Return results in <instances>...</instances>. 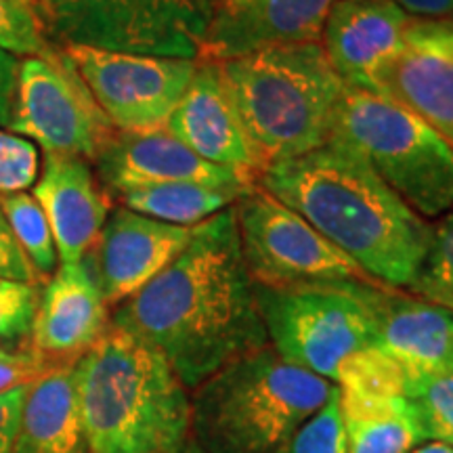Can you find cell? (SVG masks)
Masks as SVG:
<instances>
[{"mask_svg": "<svg viewBox=\"0 0 453 453\" xmlns=\"http://www.w3.org/2000/svg\"><path fill=\"white\" fill-rule=\"evenodd\" d=\"M111 324L160 350L189 390L269 347L234 206L196 225L185 250L118 304Z\"/></svg>", "mask_w": 453, "mask_h": 453, "instance_id": "cell-1", "label": "cell"}, {"mask_svg": "<svg viewBox=\"0 0 453 453\" xmlns=\"http://www.w3.org/2000/svg\"><path fill=\"white\" fill-rule=\"evenodd\" d=\"M258 185L313 225L373 281L407 290L420 273L433 226L338 137L265 168Z\"/></svg>", "mask_w": 453, "mask_h": 453, "instance_id": "cell-2", "label": "cell"}, {"mask_svg": "<svg viewBox=\"0 0 453 453\" xmlns=\"http://www.w3.org/2000/svg\"><path fill=\"white\" fill-rule=\"evenodd\" d=\"M90 453H177L191 430V399L160 350L118 326L73 365Z\"/></svg>", "mask_w": 453, "mask_h": 453, "instance_id": "cell-3", "label": "cell"}, {"mask_svg": "<svg viewBox=\"0 0 453 453\" xmlns=\"http://www.w3.org/2000/svg\"><path fill=\"white\" fill-rule=\"evenodd\" d=\"M217 65L263 170L334 137L344 82L321 42L263 49Z\"/></svg>", "mask_w": 453, "mask_h": 453, "instance_id": "cell-4", "label": "cell"}, {"mask_svg": "<svg viewBox=\"0 0 453 453\" xmlns=\"http://www.w3.org/2000/svg\"><path fill=\"white\" fill-rule=\"evenodd\" d=\"M334 388V382L265 347L196 388V443L206 453H277L330 401Z\"/></svg>", "mask_w": 453, "mask_h": 453, "instance_id": "cell-5", "label": "cell"}, {"mask_svg": "<svg viewBox=\"0 0 453 453\" xmlns=\"http://www.w3.org/2000/svg\"><path fill=\"white\" fill-rule=\"evenodd\" d=\"M334 137L353 147L422 219L453 211V147L411 111L344 84Z\"/></svg>", "mask_w": 453, "mask_h": 453, "instance_id": "cell-6", "label": "cell"}, {"mask_svg": "<svg viewBox=\"0 0 453 453\" xmlns=\"http://www.w3.org/2000/svg\"><path fill=\"white\" fill-rule=\"evenodd\" d=\"M380 283L336 281L257 288L267 338L290 364L336 382L350 357L378 347L373 292Z\"/></svg>", "mask_w": 453, "mask_h": 453, "instance_id": "cell-7", "label": "cell"}, {"mask_svg": "<svg viewBox=\"0 0 453 453\" xmlns=\"http://www.w3.org/2000/svg\"><path fill=\"white\" fill-rule=\"evenodd\" d=\"M57 47L200 59L211 4L206 0H36Z\"/></svg>", "mask_w": 453, "mask_h": 453, "instance_id": "cell-8", "label": "cell"}, {"mask_svg": "<svg viewBox=\"0 0 453 453\" xmlns=\"http://www.w3.org/2000/svg\"><path fill=\"white\" fill-rule=\"evenodd\" d=\"M234 211L240 226L243 260L252 281L258 286L378 283L313 225L258 183L237 197Z\"/></svg>", "mask_w": 453, "mask_h": 453, "instance_id": "cell-9", "label": "cell"}, {"mask_svg": "<svg viewBox=\"0 0 453 453\" xmlns=\"http://www.w3.org/2000/svg\"><path fill=\"white\" fill-rule=\"evenodd\" d=\"M9 130L41 145L44 154L76 156L90 164L118 133L57 44L47 55L19 59Z\"/></svg>", "mask_w": 453, "mask_h": 453, "instance_id": "cell-10", "label": "cell"}, {"mask_svg": "<svg viewBox=\"0 0 453 453\" xmlns=\"http://www.w3.org/2000/svg\"><path fill=\"white\" fill-rule=\"evenodd\" d=\"M118 130H156L166 122L197 70L194 59L61 47Z\"/></svg>", "mask_w": 453, "mask_h": 453, "instance_id": "cell-11", "label": "cell"}, {"mask_svg": "<svg viewBox=\"0 0 453 453\" xmlns=\"http://www.w3.org/2000/svg\"><path fill=\"white\" fill-rule=\"evenodd\" d=\"M370 93L411 111L453 147V17H411L401 47L373 72Z\"/></svg>", "mask_w": 453, "mask_h": 453, "instance_id": "cell-12", "label": "cell"}, {"mask_svg": "<svg viewBox=\"0 0 453 453\" xmlns=\"http://www.w3.org/2000/svg\"><path fill=\"white\" fill-rule=\"evenodd\" d=\"M194 226L113 208L87 260L110 307L127 303L185 250Z\"/></svg>", "mask_w": 453, "mask_h": 453, "instance_id": "cell-13", "label": "cell"}, {"mask_svg": "<svg viewBox=\"0 0 453 453\" xmlns=\"http://www.w3.org/2000/svg\"><path fill=\"white\" fill-rule=\"evenodd\" d=\"M111 326L88 260L61 265L42 286L26 350L57 370L73 367Z\"/></svg>", "mask_w": 453, "mask_h": 453, "instance_id": "cell-14", "label": "cell"}, {"mask_svg": "<svg viewBox=\"0 0 453 453\" xmlns=\"http://www.w3.org/2000/svg\"><path fill=\"white\" fill-rule=\"evenodd\" d=\"M93 168L107 194L116 197L128 189L160 183H197L235 191L254 187L240 174L197 157L166 128L118 130Z\"/></svg>", "mask_w": 453, "mask_h": 453, "instance_id": "cell-15", "label": "cell"}, {"mask_svg": "<svg viewBox=\"0 0 453 453\" xmlns=\"http://www.w3.org/2000/svg\"><path fill=\"white\" fill-rule=\"evenodd\" d=\"M336 0H219L200 59L220 64L263 49L321 42Z\"/></svg>", "mask_w": 453, "mask_h": 453, "instance_id": "cell-16", "label": "cell"}, {"mask_svg": "<svg viewBox=\"0 0 453 453\" xmlns=\"http://www.w3.org/2000/svg\"><path fill=\"white\" fill-rule=\"evenodd\" d=\"M166 130L202 160L258 183L263 166L212 61L197 59V70L170 113Z\"/></svg>", "mask_w": 453, "mask_h": 453, "instance_id": "cell-17", "label": "cell"}, {"mask_svg": "<svg viewBox=\"0 0 453 453\" xmlns=\"http://www.w3.org/2000/svg\"><path fill=\"white\" fill-rule=\"evenodd\" d=\"M32 196L47 214L61 265L82 263L113 211L93 164L76 156L44 154Z\"/></svg>", "mask_w": 453, "mask_h": 453, "instance_id": "cell-18", "label": "cell"}, {"mask_svg": "<svg viewBox=\"0 0 453 453\" xmlns=\"http://www.w3.org/2000/svg\"><path fill=\"white\" fill-rule=\"evenodd\" d=\"M411 15L393 0H336L321 32V47L347 87L372 90L376 67L403 42Z\"/></svg>", "mask_w": 453, "mask_h": 453, "instance_id": "cell-19", "label": "cell"}, {"mask_svg": "<svg viewBox=\"0 0 453 453\" xmlns=\"http://www.w3.org/2000/svg\"><path fill=\"white\" fill-rule=\"evenodd\" d=\"M373 303L378 349L403 372L405 388L453 361V311L387 286L376 288Z\"/></svg>", "mask_w": 453, "mask_h": 453, "instance_id": "cell-20", "label": "cell"}, {"mask_svg": "<svg viewBox=\"0 0 453 453\" xmlns=\"http://www.w3.org/2000/svg\"><path fill=\"white\" fill-rule=\"evenodd\" d=\"M13 453H90L78 411L73 367L30 384Z\"/></svg>", "mask_w": 453, "mask_h": 453, "instance_id": "cell-21", "label": "cell"}, {"mask_svg": "<svg viewBox=\"0 0 453 453\" xmlns=\"http://www.w3.org/2000/svg\"><path fill=\"white\" fill-rule=\"evenodd\" d=\"M340 390V388H338ZM347 453H410L426 434L405 393H342Z\"/></svg>", "mask_w": 453, "mask_h": 453, "instance_id": "cell-22", "label": "cell"}, {"mask_svg": "<svg viewBox=\"0 0 453 453\" xmlns=\"http://www.w3.org/2000/svg\"><path fill=\"white\" fill-rule=\"evenodd\" d=\"M243 191L197 183H160L128 189L118 196L124 208L179 226H196L226 211Z\"/></svg>", "mask_w": 453, "mask_h": 453, "instance_id": "cell-23", "label": "cell"}, {"mask_svg": "<svg viewBox=\"0 0 453 453\" xmlns=\"http://www.w3.org/2000/svg\"><path fill=\"white\" fill-rule=\"evenodd\" d=\"M0 211L7 217L21 250L30 258L36 273L47 281L55 273L59 257H57L53 231L41 203L27 191H17V194L0 196Z\"/></svg>", "mask_w": 453, "mask_h": 453, "instance_id": "cell-24", "label": "cell"}, {"mask_svg": "<svg viewBox=\"0 0 453 453\" xmlns=\"http://www.w3.org/2000/svg\"><path fill=\"white\" fill-rule=\"evenodd\" d=\"M411 401L426 441H441L453 447V361L407 384Z\"/></svg>", "mask_w": 453, "mask_h": 453, "instance_id": "cell-25", "label": "cell"}, {"mask_svg": "<svg viewBox=\"0 0 453 453\" xmlns=\"http://www.w3.org/2000/svg\"><path fill=\"white\" fill-rule=\"evenodd\" d=\"M407 290L413 296L453 311V211L433 226V242L426 258Z\"/></svg>", "mask_w": 453, "mask_h": 453, "instance_id": "cell-26", "label": "cell"}, {"mask_svg": "<svg viewBox=\"0 0 453 453\" xmlns=\"http://www.w3.org/2000/svg\"><path fill=\"white\" fill-rule=\"evenodd\" d=\"M0 49L21 59L55 49L36 11V0H0Z\"/></svg>", "mask_w": 453, "mask_h": 453, "instance_id": "cell-27", "label": "cell"}, {"mask_svg": "<svg viewBox=\"0 0 453 453\" xmlns=\"http://www.w3.org/2000/svg\"><path fill=\"white\" fill-rule=\"evenodd\" d=\"M41 292V283L0 280V349L26 350Z\"/></svg>", "mask_w": 453, "mask_h": 453, "instance_id": "cell-28", "label": "cell"}, {"mask_svg": "<svg viewBox=\"0 0 453 453\" xmlns=\"http://www.w3.org/2000/svg\"><path fill=\"white\" fill-rule=\"evenodd\" d=\"M277 453H347L338 387L334 388L330 401L304 422Z\"/></svg>", "mask_w": 453, "mask_h": 453, "instance_id": "cell-29", "label": "cell"}, {"mask_svg": "<svg viewBox=\"0 0 453 453\" xmlns=\"http://www.w3.org/2000/svg\"><path fill=\"white\" fill-rule=\"evenodd\" d=\"M38 145L0 128V196L26 191L38 180Z\"/></svg>", "mask_w": 453, "mask_h": 453, "instance_id": "cell-30", "label": "cell"}, {"mask_svg": "<svg viewBox=\"0 0 453 453\" xmlns=\"http://www.w3.org/2000/svg\"><path fill=\"white\" fill-rule=\"evenodd\" d=\"M53 372H57V367L30 350H9V353L0 355V395L17 387L38 382Z\"/></svg>", "mask_w": 453, "mask_h": 453, "instance_id": "cell-31", "label": "cell"}, {"mask_svg": "<svg viewBox=\"0 0 453 453\" xmlns=\"http://www.w3.org/2000/svg\"><path fill=\"white\" fill-rule=\"evenodd\" d=\"M0 280H15L26 283H47L36 273L30 258L21 250L19 242L11 229L7 217L0 211Z\"/></svg>", "mask_w": 453, "mask_h": 453, "instance_id": "cell-32", "label": "cell"}, {"mask_svg": "<svg viewBox=\"0 0 453 453\" xmlns=\"http://www.w3.org/2000/svg\"><path fill=\"white\" fill-rule=\"evenodd\" d=\"M27 388H30V384L0 395V453H13L15 434L19 428Z\"/></svg>", "mask_w": 453, "mask_h": 453, "instance_id": "cell-33", "label": "cell"}, {"mask_svg": "<svg viewBox=\"0 0 453 453\" xmlns=\"http://www.w3.org/2000/svg\"><path fill=\"white\" fill-rule=\"evenodd\" d=\"M17 70H19V59L0 49V128L4 130H9L13 118Z\"/></svg>", "mask_w": 453, "mask_h": 453, "instance_id": "cell-34", "label": "cell"}, {"mask_svg": "<svg viewBox=\"0 0 453 453\" xmlns=\"http://www.w3.org/2000/svg\"><path fill=\"white\" fill-rule=\"evenodd\" d=\"M407 15L422 19H447L453 17V0H393Z\"/></svg>", "mask_w": 453, "mask_h": 453, "instance_id": "cell-35", "label": "cell"}, {"mask_svg": "<svg viewBox=\"0 0 453 453\" xmlns=\"http://www.w3.org/2000/svg\"><path fill=\"white\" fill-rule=\"evenodd\" d=\"M410 453H453V447L441 443V441H426V443L418 445Z\"/></svg>", "mask_w": 453, "mask_h": 453, "instance_id": "cell-36", "label": "cell"}, {"mask_svg": "<svg viewBox=\"0 0 453 453\" xmlns=\"http://www.w3.org/2000/svg\"><path fill=\"white\" fill-rule=\"evenodd\" d=\"M177 453H206V451L200 449L196 441H187V443H185L183 447H180V449H179Z\"/></svg>", "mask_w": 453, "mask_h": 453, "instance_id": "cell-37", "label": "cell"}, {"mask_svg": "<svg viewBox=\"0 0 453 453\" xmlns=\"http://www.w3.org/2000/svg\"><path fill=\"white\" fill-rule=\"evenodd\" d=\"M206 3L211 4V13H212V4H214V3H219V0H206Z\"/></svg>", "mask_w": 453, "mask_h": 453, "instance_id": "cell-38", "label": "cell"}, {"mask_svg": "<svg viewBox=\"0 0 453 453\" xmlns=\"http://www.w3.org/2000/svg\"><path fill=\"white\" fill-rule=\"evenodd\" d=\"M4 353H9V350H4V349H0V355H4Z\"/></svg>", "mask_w": 453, "mask_h": 453, "instance_id": "cell-39", "label": "cell"}]
</instances>
